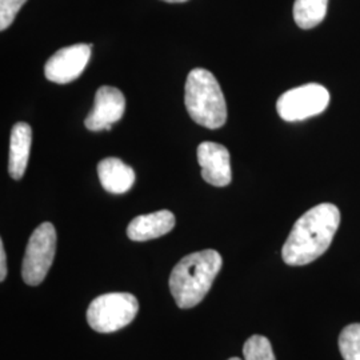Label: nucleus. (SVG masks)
Masks as SVG:
<instances>
[{
	"mask_svg": "<svg viewBox=\"0 0 360 360\" xmlns=\"http://www.w3.org/2000/svg\"><path fill=\"white\" fill-rule=\"evenodd\" d=\"M243 355L245 360H276L270 340L262 335H254L245 340Z\"/></svg>",
	"mask_w": 360,
	"mask_h": 360,
	"instance_id": "obj_15",
	"label": "nucleus"
},
{
	"mask_svg": "<svg viewBox=\"0 0 360 360\" xmlns=\"http://www.w3.org/2000/svg\"><path fill=\"white\" fill-rule=\"evenodd\" d=\"M175 215L168 210L141 215L129 221L127 236L134 242H147L168 233L175 227Z\"/></svg>",
	"mask_w": 360,
	"mask_h": 360,
	"instance_id": "obj_10",
	"label": "nucleus"
},
{
	"mask_svg": "<svg viewBox=\"0 0 360 360\" xmlns=\"http://www.w3.org/2000/svg\"><path fill=\"white\" fill-rule=\"evenodd\" d=\"M196 154L202 167V178L208 184L226 187L231 183V158L224 146L214 142L200 143Z\"/></svg>",
	"mask_w": 360,
	"mask_h": 360,
	"instance_id": "obj_9",
	"label": "nucleus"
},
{
	"mask_svg": "<svg viewBox=\"0 0 360 360\" xmlns=\"http://www.w3.org/2000/svg\"><path fill=\"white\" fill-rule=\"evenodd\" d=\"M163 1H167V3H184L187 0H163Z\"/></svg>",
	"mask_w": 360,
	"mask_h": 360,
	"instance_id": "obj_18",
	"label": "nucleus"
},
{
	"mask_svg": "<svg viewBox=\"0 0 360 360\" xmlns=\"http://www.w3.org/2000/svg\"><path fill=\"white\" fill-rule=\"evenodd\" d=\"M99 180L107 193H126L135 183V171L117 158L103 159L98 166Z\"/></svg>",
	"mask_w": 360,
	"mask_h": 360,
	"instance_id": "obj_12",
	"label": "nucleus"
},
{
	"mask_svg": "<svg viewBox=\"0 0 360 360\" xmlns=\"http://www.w3.org/2000/svg\"><path fill=\"white\" fill-rule=\"evenodd\" d=\"M56 252V231L50 221H44L30 236L22 266V276L28 285H39L49 271Z\"/></svg>",
	"mask_w": 360,
	"mask_h": 360,
	"instance_id": "obj_5",
	"label": "nucleus"
},
{
	"mask_svg": "<svg viewBox=\"0 0 360 360\" xmlns=\"http://www.w3.org/2000/svg\"><path fill=\"white\" fill-rule=\"evenodd\" d=\"M7 276V257L3 240H0V282H4Z\"/></svg>",
	"mask_w": 360,
	"mask_h": 360,
	"instance_id": "obj_17",
	"label": "nucleus"
},
{
	"mask_svg": "<svg viewBox=\"0 0 360 360\" xmlns=\"http://www.w3.org/2000/svg\"><path fill=\"white\" fill-rule=\"evenodd\" d=\"M221 263V257L215 250L193 252L180 260L168 281L169 291L180 309H193L205 299Z\"/></svg>",
	"mask_w": 360,
	"mask_h": 360,
	"instance_id": "obj_2",
	"label": "nucleus"
},
{
	"mask_svg": "<svg viewBox=\"0 0 360 360\" xmlns=\"http://www.w3.org/2000/svg\"><path fill=\"white\" fill-rule=\"evenodd\" d=\"M328 0H295L294 19L303 30H311L319 26L326 18Z\"/></svg>",
	"mask_w": 360,
	"mask_h": 360,
	"instance_id": "obj_13",
	"label": "nucleus"
},
{
	"mask_svg": "<svg viewBox=\"0 0 360 360\" xmlns=\"http://www.w3.org/2000/svg\"><path fill=\"white\" fill-rule=\"evenodd\" d=\"M229 360H242V359H239V358H231V359H229Z\"/></svg>",
	"mask_w": 360,
	"mask_h": 360,
	"instance_id": "obj_19",
	"label": "nucleus"
},
{
	"mask_svg": "<svg viewBox=\"0 0 360 360\" xmlns=\"http://www.w3.org/2000/svg\"><path fill=\"white\" fill-rule=\"evenodd\" d=\"M184 103L195 123L220 129L227 120V104L217 77L205 68H193L186 80Z\"/></svg>",
	"mask_w": 360,
	"mask_h": 360,
	"instance_id": "obj_3",
	"label": "nucleus"
},
{
	"mask_svg": "<svg viewBox=\"0 0 360 360\" xmlns=\"http://www.w3.org/2000/svg\"><path fill=\"white\" fill-rule=\"evenodd\" d=\"M126 110V99L122 91L115 87L103 86L96 91L94 108L86 117L84 124L90 131L111 129L112 124L119 122Z\"/></svg>",
	"mask_w": 360,
	"mask_h": 360,
	"instance_id": "obj_8",
	"label": "nucleus"
},
{
	"mask_svg": "<svg viewBox=\"0 0 360 360\" xmlns=\"http://www.w3.org/2000/svg\"><path fill=\"white\" fill-rule=\"evenodd\" d=\"M32 143V129L23 122L16 123L10 136L8 174L15 180H20L26 172L30 150Z\"/></svg>",
	"mask_w": 360,
	"mask_h": 360,
	"instance_id": "obj_11",
	"label": "nucleus"
},
{
	"mask_svg": "<svg viewBox=\"0 0 360 360\" xmlns=\"http://www.w3.org/2000/svg\"><path fill=\"white\" fill-rule=\"evenodd\" d=\"M139 311L138 299L127 292H111L98 296L87 309L91 328L110 334L129 326Z\"/></svg>",
	"mask_w": 360,
	"mask_h": 360,
	"instance_id": "obj_4",
	"label": "nucleus"
},
{
	"mask_svg": "<svg viewBox=\"0 0 360 360\" xmlns=\"http://www.w3.org/2000/svg\"><path fill=\"white\" fill-rule=\"evenodd\" d=\"M340 224V211L331 203L312 207L297 219L282 250L284 263L306 266L322 257Z\"/></svg>",
	"mask_w": 360,
	"mask_h": 360,
	"instance_id": "obj_1",
	"label": "nucleus"
},
{
	"mask_svg": "<svg viewBox=\"0 0 360 360\" xmlns=\"http://www.w3.org/2000/svg\"><path fill=\"white\" fill-rule=\"evenodd\" d=\"M330 104V92L316 83H309L284 92L276 102V111L285 122H300L319 115Z\"/></svg>",
	"mask_w": 360,
	"mask_h": 360,
	"instance_id": "obj_6",
	"label": "nucleus"
},
{
	"mask_svg": "<svg viewBox=\"0 0 360 360\" xmlns=\"http://www.w3.org/2000/svg\"><path fill=\"white\" fill-rule=\"evenodd\" d=\"M90 44H74L55 52L47 60L44 75L53 83L65 84L80 77L91 59Z\"/></svg>",
	"mask_w": 360,
	"mask_h": 360,
	"instance_id": "obj_7",
	"label": "nucleus"
},
{
	"mask_svg": "<svg viewBox=\"0 0 360 360\" xmlns=\"http://www.w3.org/2000/svg\"><path fill=\"white\" fill-rule=\"evenodd\" d=\"M27 0H0V30L4 31L13 25L15 18Z\"/></svg>",
	"mask_w": 360,
	"mask_h": 360,
	"instance_id": "obj_16",
	"label": "nucleus"
},
{
	"mask_svg": "<svg viewBox=\"0 0 360 360\" xmlns=\"http://www.w3.org/2000/svg\"><path fill=\"white\" fill-rule=\"evenodd\" d=\"M339 348L345 360H360V324H349L339 336Z\"/></svg>",
	"mask_w": 360,
	"mask_h": 360,
	"instance_id": "obj_14",
	"label": "nucleus"
}]
</instances>
